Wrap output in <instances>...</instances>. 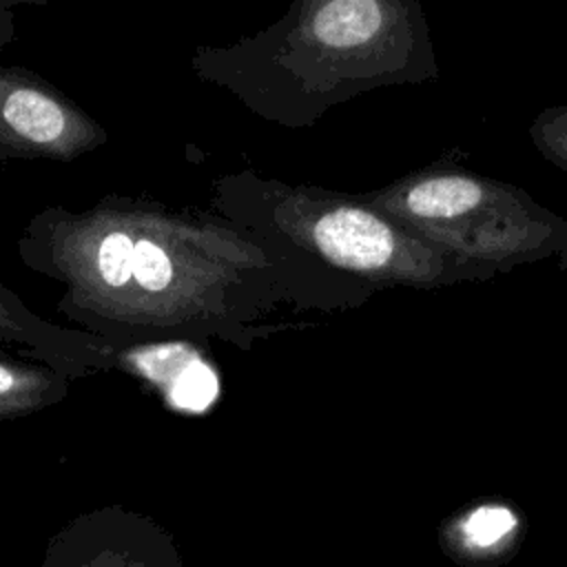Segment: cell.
<instances>
[{"instance_id": "6da1fadb", "label": "cell", "mask_w": 567, "mask_h": 567, "mask_svg": "<svg viewBox=\"0 0 567 567\" xmlns=\"http://www.w3.org/2000/svg\"><path fill=\"white\" fill-rule=\"evenodd\" d=\"M370 204L496 275L560 257L567 221L520 186L441 157L374 193Z\"/></svg>"}, {"instance_id": "7a4b0ae2", "label": "cell", "mask_w": 567, "mask_h": 567, "mask_svg": "<svg viewBox=\"0 0 567 567\" xmlns=\"http://www.w3.org/2000/svg\"><path fill=\"white\" fill-rule=\"evenodd\" d=\"M525 516L505 498H478L441 520V551L461 567H498L509 563L525 538Z\"/></svg>"}, {"instance_id": "3957f363", "label": "cell", "mask_w": 567, "mask_h": 567, "mask_svg": "<svg viewBox=\"0 0 567 567\" xmlns=\"http://www.w3.org/2000/svg\"><path fill=\"white\" fill-rule=\"evenodd\" d=\"M140 368L168 388L175 408L202 412L217 399L215 372L182 346L151 348L137 357Z\"/></svg>"}, {"instance_id": "277c9868", "label": "cell", "mask_w": 567, "mask_h": 567, "mask_svg": "<svg viewBox=\"0 0 567 567\" xmlns=\"http://www.w3.org/2000/svg\"><path fill=\"white\" fill-rule=\"evenodd\" d=\"M2 113L18 135L38 144L55 142L66 128V117L62 109L44 93L31 89L13 91L7 97Z\"/></svg>"}, {"instance_id": "5b68a950", "label": "cell", "mask_w": 567, "mask_h": 567, "mask_svg": "<svg viewBox=\"0 0 567 567\" xmlns=\"http://www.w3.org/2000/svg\"><path fill=\"white\" fill-rule=\"evenodd\" d=\"M529 137L547 162L567 173V104L543 109L529 124Z\"/></svg>"}, {"instance_id": "8992f818", "label": "cell", "mask_w": 567, "mask_h": 567, "mask_svg": "<svg viewBox=\"0 0 567 567\" xmlns=\"http://www.w3.org/2000/svg\"><path fill=\"white\" fill-rule=\"evenodd\" d=\"M133 241L122 235L113 233L102 239L97 250V268L106 284L122 286L133 275Z\"/></svg>"}, {"instance_id": "52a82bcc", "label": "cell", "mask_w": 567, "mask_h": 567, "mask_svg": "<svg viewBox=\"0 0 567 567\" xmlns=\"http://www.w3.org/2000/svg\"><path fill=\"white\" fill-rule=\"evenodd\" d=\"M133 275L146 290H162L168 286L173 268L162 248L140 239L133 246Z\"/></svg>"}, {"instance_id": "ba28073f", "label": "cell", "mask_w": 567, "mask_h": 567, "mask_svg": "<svg viewBox=\"0 0 567 567\" xmlns=\"http://www.w3.org/2000/svg\"><path fill=\"white\" fill-rule=\"evenodd\" d=\"M13 388V374L4 365H0V394L9 392Z\"/></svg>"}, {"instance_id": "9c48e42d", "label": "cell", "mask_w": 567, "mask_h": 567, "mask_svg": "<svg viewBox=\"0 0 567 567\" xmlns=\"http://www.w3.org/2000/svg\"><path fill=\"white\" fill-rule=\"evenodd\" d=\"M558 268H560V270H567V250L558 257Z\"/></svg>"}]
</instances>
